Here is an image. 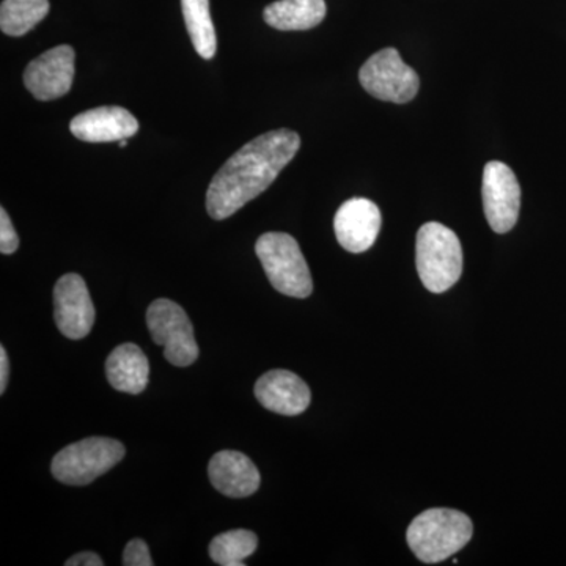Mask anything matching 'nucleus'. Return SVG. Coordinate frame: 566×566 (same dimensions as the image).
<instances>
[{
  "label": "nucleus",
  "instance_id": "5",
  "mask_svg": "<svg viewBox=\"0 0 566 566\" xmlns=\"http://www.w3.org/2000/svg\"><path fill=\"white\" fill-rule=\"evenodd\" d=\"M125 453V446L115 439H82L66 446L54 457L52 475L65 485L85 486L120 463Z\"/></svg>",
  "mask_w": 566,
  "mask_h": 566
},
{
  "label": "nucleus",
  "instance_id": "8",
  "mask_svg": "<svg viewBox=\"0 0 566 566\" xmlns=\"http://www.w3.org/2000/svg\"><path fill=\"white\" fill-rule=\"evenodd\" d=\"M483 210L495 233L516 226L521 208V186L515 172L504 163L491 161L483 170Z\"/></svg>",
  "mask_w": 566,
  "mask_h": 566
},
{
  "label": "nucleus",
  "instance_id": "13",
  "mask_svg": "<svg viewBox=\"0 0 566 566\" xmlns=\"http://www.w3.org/2000/svg\"><path fill=\"white\" fill-rule=\"evenodd\" d=\"M255 397L263 408L282 416L303 415L311 405L308 386L289 370H271L256 381Z\"/></svg>",
  "mask_w": 566,
  "mask_h": 566
},
{
  "label": "nucleus",
  "instance_id": "3",
  "mask_svg": "<svg viewBox=\"0 0 566 566\" xmlns=\"http://www.w3.org/2000/svg\"><path fill=\"white\" fill-rule=\"evenodd\" d=\"M416 263L417 273L428 292H447L463 274L460 238L442 223H424L417 233Z\"/></svg>",
  "mask_w": 566,
  "mask_h": 566
},
{
  "label": "nucleus",
  "instance_id": "11",
  "mask_svg": "<svg viewBox=\"0 0 566 566\" xmlns=\"http://www.w3.org/2000/svg\"><path fill=\"white\" fill-rule=\"evenodd\" d=\"M381 222V211L371 200L352 199L335 214V237L345 251L363 253L375 244Z\"/></svg>",
  "mask_w": 566,
  "mask_h": 566
},
{
  "label": "nucleus",
  "instance_id": "2",
  "mask_svg": "<svg viewBox=\"0 0 566 566\" xmlns=\"http://www.w3.org/2000/svg\"><path fill=\"white\" fill-rule=\"evenodd\" d=\"M474 534L471 517L450 509H431L408 527V545L423 564H439L455 556Z\"/></svg>",
  "mask_w": 566,
  "mask_h": 566
},
{
  "label": "nucleus",
  "instance_id": "18",
  "mask_svg": "<svg viewBox=\"0 0 566 566\" xmlns=\"http://www.w3.org/2000/svg\"><path fill=\"white\" fill-rule=\"evenodd\" d=\"M50 13V0H3L0 6V29L10 36L31 32Z\"/></svg>",
  "mask_w": 566,
  "mask_h": 566
},
{
  "label": "nucleus",
  "instance_id": "21",
  "mask_svg": "<svg viewBox=\"0 0 566 566\" xmlns=\"http://www.w3.org/2000/svg\"><path fill=\"white\" fill-rule=\"evenodd\" d=\"M123 565L125 566H153L150 551L144 539H132L123 553Z\"/></svg>",
  "mask_w": 566,
  "mask_h": 566
},
{
  "label": "nucleus",
  "instance_id": "24",
  "mask_svg": "<svg viewBox=\"0 0 566 566\" xmlns=\"http://www.w3.org/2000/svg\"><path fill=\"white\" fill-rule=\"evenodd\" d=\"M118 145H120V148H125L126 145H128V139H122L120 142H118Z\"/></svg>",
  "mask_w": 566,
  "mask_h": 566
},
{
  "label": "nucleus",
  "instance_id": "4",
  "mask_svg": "<svg viewBox=\"0 0 566 566\" xmlns=\"http://www.w3.org/2000/svg\"><path fill=\"white\" fill-rule=\"evenodd\" d=\"M268 281L279 293L290 297L311 296L314 292L311 270L300 244L289 233H264L255 244Z\"/></svg>",
  "mask_w": 566,
  "mask_h": 566
},
{
  "label": "nucleus",
  "instance_id": "17",
  "mask_svg": "<svg viewBox=\"0 0 566 566\" xmlns=\"http://www.w3.org/2000/svg\"><path fill=\"white\" fill-rule=\"evenodd\" d=\"M181 10L193 50L205 61H211L218 50V39L211 20L210 0H181Z\"/></svg>",
  "mask_w": 566,
  "mask_h": 566
},
{
  "label": "nucleus",
  "instance_id": "14",
  "mask_svg": "<svg viewBox=\"0 0 566 566\" xmlns=\"http://www.w3.org/2000/svg\"><path fill=\"white\" fill-rule=\"evenodd\" d=\"M208 475L212 486L227 497H249L256 493L262 482L259 469L251 458L234 450H222L211 458Z\"/></svg>",
  "mask_w": 566,
  "mask_h": 566
},
{
  "label": "nucleus",
  "instance_id": "20",
  "mask_svg": "<svg viewBox=\"0 0 566 566\" xmlns=\"http://www.w3.org/2000/svg\"><path fill=\"white\" fill-rule=\"evenodd\" d=\"M18 248H20V238H18L17 230H14L6 208H2L0 210V252L3 255H11V253L18 251Z\"/></svg>",
  "mask_w": 566,
  "mask_h": 566
},
{
  "label": "nucleus",
  "instance_id": "1",
  "mask_svg": "<svg viewBox=\"0 0 566 566\" xmlns=\"http://www.w3.org/2000/svg\"><path fill=\"white\" fill-rule=\"evenodd\" d=\"M300 147V136L292 129H275L245 144L212 178L207 192L208 214L223 221L256 199L293 161Z\"/></svg>",
  "mask_w": 566,
  "mask_h": 566
},
{
  "label": "nucleus",
  "instance_id": "19",
  "mask_svg": "<svg viewBox=\"0 0 566 566\" xmlns=\"http://www.w3.org/2000/svg\"><path fill=\"white\" fill-rule=\"evenodd\" d=\"M256 547L259 538L253 532L237 528L212 538L210 556L221 566H244L245 558L251 557Z\"/></svg>",
  "mask_w": 566,
  "mask_h": 566
},
{
  "label": "nucleus",
  "instance_id": "22",
  "mask_svg": "<svg viewBox=\"0 0 566 566\" xmlns=\"http://www.w3.org/2000/svg\"><path fill=\"white\" fill-rule=\"evenodd\" d=\"M66 566H103L104 562L98 554L95 553H81L76 556L70 557L65 562Z\"/></svg>",
  "mask_w": 566,
  "mask_h": 566
},
{
  "label": "nucleus",
  "instance_id": "16",
  "mask_svg": "<svg viewBox=\"0 0 566 566\" xmlns=\"http://www.w3.org/2000/svg\"><path fill=\"white\" fill-rule=\"evenodd\" d=\"M264 21L277 31H308L326 18L324 0H277L263 11Z\"/></svg>",
  "mask_w": 566,
  "mask_h": 566
},
{
  "label": "nucleus",
  "instance_id": "9",
  "mask_svg": "<svg viewBox=\"0 0 566 566\" xmlns=\"http://www.w3.org/2000/svg\"><path fill=\"white\" fill-rule=\"evenodd\" d=\"M95 305L87 283L77 274H65L54 286V319L59 331L71 340L91 334L95 324Z\"/></svg>",
  "mask_w": 566,
  "mask_h": 566
},
{
  "label": "nucleus",
  "instance_id": "10",
  "mask_svg": "<svg viewBox=\"0 0 566 566\" xmlns=\"http://www.w3.org/2000/svg\"><path fill=\"white\" fill-rule=\"evenodd\" d=\"M76 52L69 44L52 48L24 71V85L40 102L61 98L70 92L74 80Z\"/></svg>",
  "mask_w": 566,
  "mask_h": 566
},
{
  "label": "nucleus",
  "instance_id": "12",
  "mask_svg": "<svg viewBox=\"0 0 566 566\" xmlns=\"http://www.w3.org/2000/svg\"><path fill=\"white\" fill-rule=\"evenodd\" d=\"M70 129L82 142L104 144L136 136L139 122L123 107L103 106L76 115L70 123Z\"/></svg>",
  "mask_w": 566,
  "mask_h": 566
},
{
  "label": "nucleus",
  "instance_id": "15",
  "mask_svg": "<svg viewBox=\"0 0 566 566\" xmlns=\"http://www.w3.org/2000/svg\"><path fill=\"white\" fill-rule=\"evenodd\" d=\"M150 375L147 356L134 344L117 346L106 360L109 385L118 392L137 395L145 390Z\"/></svg>",
  "mask_w": 566,
  "mask_h": 566
},
{
  "label": "nucleus",
  "instance_id": "7",
  "mask_svg": "<svg viewBox=\"0 0 566 566\" xmlns=\"http://www.w3.org/2000/svg\"><path fill=\"white\" fill-rule=\"evenodd\" d=\"M359 81L375 98L397 104L415 99L420 87L416 71L406 65L394 48L371 55L359 71Z\"/></svg>",
  "mask_w": 566,
  "mask_h": 566
},
{
  "label": "nucleus",
  "instance_id": "23",
  "mask_svg": "<svg viewBox=\"0 0 566 566\" xmlns=\"http://www.w3.org/2000/svg\"><path fill=\"white\" fill-rule=\"evenodd\" d=\"M10 365L6 348H0V394H6L7 382H9Z\"/></svg>",
  "mask_w": 566,
  "mask_h": 566
},
{
  "label": "nucleus",
  "instance_id": "6",
  "mask_svg": "<svg viewBox=\"0 0 566 566\" xmlns=\"http://www.w3.org/2000/svg\"><path fill=\"white\" fill-rule=\"evenodd\" d=\"M147 326L153 342L163 346L164 356L175 367H189L199 357V346L188 314L170 300L155 301L148 307Z\"/></svg>",
  "mask_w": 566,
  "mask_h": 566
}]
</instances>
